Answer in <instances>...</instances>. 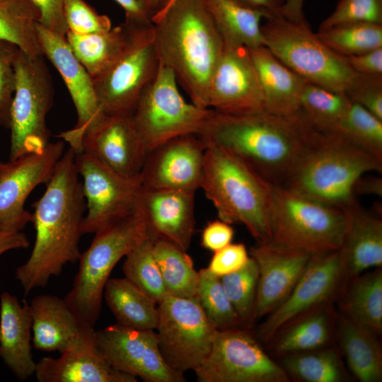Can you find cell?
Wrapping results in <instances>:
<instances>
[{"mask_svg":"<svg viewBox=\"0 0 382 382\" xmlns=\"http://www.w3.org/2000/svg\"><path fill=\"white\" fill-rule=\"evenodd\" d=\"M75 156L71 147L64 152L43 195L34 203L35 243L27 261L16 269L25 295L46 286L68 263L79 260L86 204Z\"/></svg>","mask_w":382,"mask_h":382,"instance_id":"obj_1","label":"cell"},{"mask_svg":"<svg viewBox=\"0 0 382 382\" xmlns=\"http://www.w3.org/2000/svg\"><path fill=\"white\" fill-rule=\"evenodd\" d=\"M318 132L301 111L228 115L213 110L198 135L238 157L270 185H283Z\"/></svg>","mask_w":382,"mask_h":382,"instance_id":"obj_2","label":"cell"},{"mask_svg":"<svg viewBox=\"0 0 382 382\" xmlns=\"http://www.w3.org/2000/svg\"><path fill=\"white\" fill-rule=\"evenodd\" d=\"M152 23L160 62L192 103L208 108L209 86L224 43L204 0H169Z\"/></svg>","mask_w":382,"mask_h":382,"instance_id":"obj_3","label":"cell"},{"mask_svg":"<svg viewBox=\"0 0 382 382\" xmlns=\"http://www.w3.org/2000/svg\"><path fill=\"white\" fill-rule=\"evenodd\" d=\"M369 172H382V161L337 133L318 132L284 184L303 196L347 210L358 202L356 182Z\"/></svg>","mask_w":382,"mask_h":382,"instance_id":"obj_4","label":"cell"},{"mask_svg":"<svg viewBox=\"0 0 382 382\" xmlns=\"http://www.w3.org/2000/svg\"><path fill=\"white\" fill-rule=\"evenodd\" d=\"M200 188L219 219L243 224L257 243L270 241L271 185L243 161L207 143Z\"/></svg>","mask_w":382,"mask_h":382,"instance_id":"obj_5","label":"cell"},{"mask_svg":"<svg viewBox=\"0 0 382 382\" xmlns=\"http://www.w3.org/2000/svg\"><path fill=\"white\" fill-rule=\"evenodd\" d=\"M347 223L345 210L271 185L268 242L311 255L330 253L341 248Z\"/></svg>","mask_w":382,"mask_h":382,"instance_id":"obj_6","label":"cell"},{"mask_svg":"<svg viewBox=\"0 0 382 382\" xmlns=\"http://www.w3.org/2000/svg\"><path fill=\"white\" fill-rule=\"evenodd\" d=\"M94 234L89 247L81 254L73 286L64 299L81 323L93 327L100 317L104 286L112 270L149 238L138 209Z\"/></svg>","mask_w":382,"mask_h":382,"instance_id":"obj_7","label":"cell"},{"mask_svg":"<svg viewBox=\"0 0 382 382\" xmlns=\"http://www.w3.org/2000/svg\"><path fill=\"white\" fill-rule=\"evenodd\" d=\"M262 24L264 46L282 62L303 78L326 88L346 92L357 74L345 57L329 48L311 31L306 21H294L270 16Z\"/></svg>","mask_w":382,"mask_h":382,"instance_id":"obj_8","label":"cell"},{"mask_svg":"<svg viewBox=\"0 0 382 382\" xmlns=\"http://www.w3.org/2000/svg\"><path fill=\"white\" fill-rule=\"evenodd\" d=\"M44 56L19 50L15 62V89L10 112L9 159L42 151L50 143L46 117L54 88Z\"/></svg>","mask_w":382,"mask_h":382,"instance_id":"obj_9","label":"cell"},{"mask_svg":"<svg viewBox=\"0 0 382 382\" xmlns=\"http://www.w3.org/2000/svg\"><path fill=\"white\" fill-rule=\"evenodd\" d=\"M212 112L187 102L173 71L160 62L132 116L149 151L179 136L200 134Z\"/></svg>","mask_w":382,"mask_h":382,"instance_id":"obj_10","label":"cell"},{"mask_svg":"<svg viewBox=\"0 0 382 382\" xmlns=\"http://www.w3.org/2000/svg\"><path fill=\"white\" fill-rule=\"evenodd\" d=\"M127 25L130 32L126 47L108 68L93 79L103 115H132L159 68L153 23Z\"/></svg>","mask_w":382,"mask_h":382,"instance_id":"obj_11","label":"cell"},{"mask_svg":"<svg viewBox=\"0 0 382 382\" xmlns=\"http://www.w3.org/2000/svg\"><path fill=\"white\" fill-rule=\"evenodd\" d=\"M156 326L161 353L174 371L195 370L208 357L216 329L206 317L197 296L170 295L158 304Z\"/></svg>","mask_w":382,"mask_h":382,"instance_id":"obj_12","label":"cell"},{"mask_svg":"<svg viewBox=\"0 0 382 382\" xmlns=\"http://www.w3.org/2000/svg\"><path fill=\"white\" fill-rule=\"evenodd\" d=\"M198 382H287L289 376L242 328L216 330L211 351L194 370Z\"/></svg>","mask_w":382,"mask_h":382,"instance_id":"obj_13","label":"cell"},{"mask_svg":"<svg viewBox=\"0 0 382 382\" xmlns=\"http://www.w3.org/2000/svg\"><path fill=\"white\" fill-rule=\"evenodd\" d=\"M75 161L86 204L83 234L96 233L137 211L139 179L125 177L83 152L76 153Z\"/></svg>","mask_w":382,"mask_h":382,"instance_id":"obj_14","label":"cell"},{"mask_svg":"<svg viewBox=\"0 0 382 382\" xmlns=\"http://www.w3.org/2000/svg\"><path fill=\"white\" fill-rule=\"evenodd\" d=\"M340 250L313 255L287 298L257 329V338L269 342L286 325L327 303L345 279Z\"/></svg>","mask_w":382,"mask_h":382,"instance_id":"obj_15","label":"cell"},{"mask_svg":"<svg viewBox=\"0 0 382 382\" xmlns=\"http://www.w3.org/2000/svg\"><path fill=\"white\" fill-rule=\"evenodd\" d=\"M98 347L115 369L146 382H185L183 374L163 359L154 330H140L117 323L96 331Z\"/></svg>","mask_w":382,"mask_h":382,"instance_id":"obj_16","label":"cell"},{"mask_svg":"<svg viewBox=\"0 0 382 382\" xmlns=\"http://www.w3.org/2000/svg\"><path fill=\"white\" fill-rule=\"evenodd\" d=\"M63 141L50 143L42 151L0 162V226L22 231L31 222L25 202L33 190L46 184L64 154Z\"/></svg>","mask_w":382,"mask_h":382,"instance_id":"obj_17","label":"cell"},{"mask_svg":"<svg viewBox=\"0 0 382 382\" xmlns=\"http://www.w3.org/2000/svg\"><path fill=\"white\" fill-rule=\"evenodd\" d=\"M224 43L210 81L207 108L228 115L265 111L264 97L249 49Z\"/></svg>","mask_w":382,"mask_h":382,"instance_id":"obj_18","label":"cell"},{"mask_svg":"<svg viewBox=\"0 0 382 382\" xmlns=\"http://www.w3.org/2000/svg\"><path fill=\"white\" fill-rule=\"evenodd\" d=\"M37 37L43 56L60 74L77 114L76 125L57 137L79 153L84 133L103 115L93 79L74 55L66 37L54 34L40 23L37 25Z\"/></svg>","mask_w":382,"mask_h":382,"instance_id":"obj_19","label":"cell"},{"mask_svg":"<svg viewBox=\"0 0 382 382\" xmlns=\"http://www.w3.org/2000/svg\"><path fill=\"white\" fill-rule=\"evenodd\" d=\"M206 141L198 134L170 139L148 151L139 180L145 189L200 188Z\"/></svg>","mask_w":382,"mask_h":382,"instance_id":"obj_20","label":"cell"},{"mask_svg":"<svg viewBox=\"0 0 382 382\" xmlns=\"http://www.w3.org/2000/svg\"><path fill=\"white\" fill-rule=\"evenodd\" d=\"M148 151L132 115H103L84 133L79 153L125 177L139 179Z\"/></svg>","mask_w":382,"mask_h":382,"instance_id":"obj_21","label":"cell"},{"mask_svg":"<svg viewBox=\"0 0 382 382\" xmlns=\"http://www.w3.org/2000/svg\"><path fill=\"white\" fill-rule=\"evenodd\" d=\"M60 357H46L36 363L39 382H137L112 367L100 352L94 327L84 325L77 338Z\"/></svg>","mask_w":382,"mask_h":382,"instance_id":"obj_22","label":"cell"},{"mask_svg":"<svg viewBox=\"0 0 382 382\" xmlns=\"http://www.w3.org/2000/svg\"><path fill=\"white\" fill-rule=\"evenodd\" d=\"M249 255L259 272L255 320L269 315L287 298L313 255L270 242L257 243Z\"/></svg>","mask_w":382,"mask_h":382,"instance_id":"obj_23","label":"cell"},{"mask_svg":"<svg viewBox=\"0 0 382 382\" xmlns=\"http://www.w3.org/2000/svg\"><path fill=\"white\" fill-rule=\"evenodd\" d=\"M195 192L141 187L137 209L152 241H166L185 251L190 248L195 224Z\"/></svg>","mask_w":382,"mask_h":382,"instance_id":"obj_24","label":"cell"},{"mask_svg":"<svg viewBox=\"0 0 382 382\" xmlns=\"http://www.w3.org/2000/svg\"><path fill=\"white\" fill-rule=\"evenodd\" d=\"M32 315L30 304H21L14 295L0 296V357L19 380L35 374L32 354Z\"/></svg>","mask_w":382,"mask_h":382,"instance_id":"obj_25","label":"cell"},{"mask_svg":"<svg viewBox=\"0 0 382 382\" xmlns=\"http://www.w3.org/2000/svg\"><path fill=\"white\" fill-rule=\"evenodd\" d=\"M262 88L265 111L280 115L299 112L303 89L308 82L265 46L249 49Z\"/></svg>","mask_w":382,"mask_h":382,"instance_id":"obj_26","label":"cell"},{"mask_svg":"<svg viewBox=\"0 0 382 382\" xmlns=\"http://www.w3.org/2000/svg\"><path fill=\"white\" fill-rule=\"evenodd\" d=\"M30 307L33 345L42 352H62L77 338L85 325L64 299L54 295L37 296Z\"/></svg>","mask_w":382,"mask_h":382,"instance_id":"obj_27","label":"cell"},{"mask_svg":"<svg viewBox=\"0 0 382 382\" xmlns=\"http://www.w3.org/2000/svg\"><path fill=\"white\" fill-rule=\"evenodd\" d=\"M347 223L340 251L346 277H354L382 266V220L364 211L359 203L345 210Z\"/></svg>","mask_w":382,"mask_h":382,"instance_id":"obj_28","label":"cell"},{"mask_svg":"<svg viewBox=\"0 0 382 382\" xmlns=\"http://www.w3.org/2000/svg\"><path fill=\"white\" fill-rule=\"evenodd\" d=\"M103 297L116 323L140 330L156 328L158 304L126 277L109 278Z\"/></svg>","mask_w":382,"mask_h":382,"instance_id":"obj_29","label":"cell"},{"mask_svg":"<svg viewBox=\"0 0 382 382\" xmlns=\"http://www.w3.org/2000/svg\"><path fill=\"white\" fill-rule=\"evenodd\" d=\"M224 42L253 49L264 46L262 20L270 14L233 0H204Z\"/></svg>","mask_w":382,"mask_h":382,"instance_id":"obj_30","label":"cell"},{"mask_svg":"<svg viewBox=\"0 0 382 382\" xmlns=\"http://www.w3.org/2000/svg\"><path fill=\"white\" fill-rule=\"evenodd\" d=\"M341 349L349 369L361 382L382 379V352L376 335L345 316L338 323Z\"/></svg>","mask_w":382,"mask_h":382,"instance_id":"obj_31","label":"cell"},{"mask_svg":"<svg viewBox=\"0 0 382 382\" xmlns=\"http://www.w3.org/2000/svg\"><path fill=\"white\" fill-rule=\"evenodd\" d=\"M129 32V27L123 23L102 33L80 35L68 31L66 40L76 57L93 79L121 54L127 45Z\"/></svg>","mask_w":382,"mask_h":382,"instance_id":"obj_32","label":"cell"},{"mask_svg":"<svg viewBox=\"0 0 382 382\" xmlns=\"http://www.w3.org/2000/svg\"><path fill=\"white\" fill-rule=\"evenodd\" d=\"M342 308L346 318L378 335L382 331V271L353 277Z\"/></svg>","mask_w":382,"mask_h":382,"instance_id":"obj_33","label":"cell"},{"mask_svg":"<svg viewBox=\"0 0 382 382\" xmlns=\"http://www.w3.org/2000/svg\"><path fill=\"white\" fill-rule=\"evenodd\" d=\"M40 19V11L30 0H0V40L30 56H43L37 37Z\"/></svg>","mask_w":382,"mask_h":382,"instance_id":"obj_34","label":"cell"},{"mask_svg":"<svg viewBox=\"0 0 382 382\" xmlns=\"http://www.w3.org/2000/svg\"><path fill=\"white\" fill-rule=\"evenodd\" d=\"M352 102L342 92L307 82L300 100V110L321 133H337Z\"/></svg>","mask_w":382,"mask_h":382,"instance_id":"obj_35","label":"cell"},{"mask_svg":"<svg viewBox=\"0 0 382 382\" xmlns=\"http://www.w3.org/2000/svg\"><path fill=\"white\" fill-rule=\"evenodd\" d=\"M279 332L281 335L274 346L278 354L285 355L321 349L331 336L330 313L321 306L296 319Z\"/></svg>","mask_w":382,"mask_h":382,"instance_id":"obj_36","label":"cell"},{"mask_svg":"<svg viewBox=\"0 0 382 382\" xmlns=\"http://www.w3.org/2000/svg\"><path fill=\"white\" fill-rule=\"evenodd\" d=\"M154 254L168 295L190 298L196 296L198 272L192 258L175 245L153 241Z\"/></svg>","mask_w":382,"mask_h":382,"instance_id":"obj_37","label":"cell"},{"mask_svg":"<svg viewBox=\"0 0 382 382\" xmlns=\"http://www.w3.org/2000/svg\"><path fill=\"white\" fill-rule=\"evenodd\" d=\"M282 368L287 375L306 382H340L344 374L339 356L334 349L288 354Z\"/></svg>","mask_w":382,"mask_h":382,"instance_id":"obj_38","label":"cell"},{"mask_svg":"<svg viewBox=\"0 0 382 382\" xmlns=\"http://www.w3.org/2000/svg\"><path fill=\"white\" fill-rule=\"evenodd\" d=\"M318 36L343 57L359 55L382 47V25L354 23L318 30Z\"/></svg>","mask_w":382,"mask_h":382,"instance_id":"obj_39","label":"cell"},{"mask_svg":"<svg viewBox=\"0 0 382 382\" xmlns=\"http://www.w3.org/2000/svg\"><path fill=\"white\" fill-rule=\"evenodd\" d=\"M196 296L206 317L216 330L243 327L226 294L221 277L212 273L207 268L198 271Z\"/></svg>","mask_w":382,"mask_h":382,"instance_id":"obj_40","label":"cell"},{"mask_svg":"<svg viewBox=\"0 0 382 382\" xmlns=\"http://www.w3.org/2000/svg\"><path fill=\"white\" fill-rule=\"evenodd\" d=\"M153 248L154 242L150 238L142 241L125 256L122 271L125 277L158 304L168 294Z\"/></svg>","mask_w":382,"mask_h":382,"instance_id":"obj_41","label":"cell"},{"mask_svg":"<svg viewBox=\"0 0 382 382\" xmlns=\"http://www.w3.org/2000/svg\"><path fill=\"white\" fill-rule=\"evenodd\" d=\"M337 134L382 161V120L361 105L352 103Z\"/></svg>","mask_w":382,"mask_h":382,"instance_id":"obj_42","label":"cell"},{"mask_svg":"<svg viewBox=\"0 0 382 382\" xmlns=\"http://www.w3.org/2000/svg\"><path fill=\"white\" fill-rule=\"evenodd\" d=\"M258 277L257 263L250 256L243 267L221 277L226 294L236 310L243 327L249 328L255 322Z\"/></svg>","mask_w":382,"mask_h":382,"instance_id":"obj_43","label":"cell"},{"mask_svg":"<svg viewBox=\"0 0 382 382\" xmlns=\"http://www.w3.org/2000/svg\"><path fill=\"white\" fill-rule=\"evenodd\" d=\"M354 23L382 25V0H340L320 25L319 30Z\"/></svg>","mask_w":382,"mask_h":382,"instance_id":"obj_44","label":"cell"},{"mask_svg":"<svg viewBox=\"0 0 382 382\" xmlns=\"http://www.w3.org/2000/svg\"><path fill=\"white\" fill-rule=\"evenodd\" d=\"M64 16L69 30L86 35L105 32L112 28L110 18L99 14L84 0H66Z\"/></svg>","mask_w":382,"mask_h":382,"instance_id":"obj_45","label":"cell"},{"mask_svg":"<svg viewBox=\"0 0 382 382\" xmlns=\"http://www.w3.org/2000/svg\"><path fill=\"white\" fill-rule=\"evenodd\" d=\"M19 49L0 40V127L8 129L15 89V62Z\"/></svg>","mask_w":382,"mask_h":382,"instance_id":"obj_46","label":"cell"},{"mask_svg":"<svg viewBox=\"0 0 382 382\" xmlns=\"http://www.w3.org/2000/svg\"><path fill=\"white\" fill-rule=\"evenodd\" d=\"M356 103L382 120V75L358 74L345 93Z\"/></svg>","mask_w":382,"mask_h":382,"instance_id":"obj_47","label":"cell"},{"mask_svg":"<svg viewBox=\"0 0 382 382\" xmlns=\"http://www.w3.org/2000/svg\"><path fill=\"white\" fill-rule=\"evenodd\" d=\"M249 258V252L243 243H231L214 252L207 268L214 274L221 277L243 267Z\"/></svg>","mask_w":382,"mask_h":382,"instance_id":"obj_48","label":"cell"},{"mask_svg":"<svg viewBox=\"0 0 382 382\" xmlns=\"http://www.w3.org/2000/svg\"><path fill=\"white\" fill-rule=\"evenodd\" d=\"M40 13V24L59 36L66 37L69 30L64 16L66 0H30Z\"/></svg>","mask_w":382,"mask_h":382,"instance_id":"obj_49","label":"cell"},{"mask_svg":"<svg viewBox=\"0 0 382 382\" xmlns=\"http://www.w3.org/2000/svg\"><path fill=\"white\" fill-rule=\"evenodd\" d=\"M234 230L231 224L221 219L207 223L201 236L203 248L215 252L231 243Z\"/></svg>","mask_w":382,"mask_h":382,"instance_id":"obj_50","label":"cell"},{"mask_svg":"<svg viewBox=\"0 0 382 382\" xmlns=\"http://www.w3.org/2000/svg\"><path fill=\"white\" fill-rule=\"evenodd\" d=\"M124 10L125 21L130 25H147L152 24L155 11L144 0H114Z\"/></svg>","mask_w":382,"mask_h":382,"instance_id":"obj_51","label":"cell"},{"mask_svg":"<svg viewBox=\"0 0 382 382\" xmlns=\"http://www.w3.org/2000/svg\"><path fill=\"white\" fill-rule=\"evenodd\" d=\"M345 57L350 67L358 74L382 75V47Z\"/></svg>","mask_w":382,"mask_h":382,"instance_id":"obj_52","label":"cell"},{"mask_svg":"<svg viewBox=\"0 0 382 382\" xmlns=\"http://www.w3.org/2000/svg\"><path fill=\"white\" fill-rule=\"evenodd\" d=\"M30 243L22 231L0 226V256L14 249L27 248Z\"/></svg>","mask_w":382,"mask_h":382,"instance_id":"obj_53","label":"cell"},{"mask_svg":"<svg viewBox=\"0 0 382 382\" xmlns=\"http://www.w3.org/2000/svg\"><path fill=\"white\" fill-rule=\"evenodd\" d=\"M353 194L356 197L359 195H374L382 196V179L376 176H361L357 180L353 188Z\"/></svg>","mask_w":382,"mask_h":382,"instance_id":"obj_54","label":"cell"},{"mask_svg":"<svg viewBox=\"0 0 382 382\" xmlns=\"http://www.w3.org/2000/svg\"><path fill=\"white\" fill-rule=\"evenodd\" d=\"M248 8L261 10L270 16H281L280 11L285 0H233Z\"/></svg>","mask_w":382,"mask_h":382,"instance_id":"obj_55","label":"cell"},{"mask_svg":"<svg viewBox=\"0 0 382 382\" xmlns=\"http://www.w3.org/2000/svg\"><path fill=\"white\" fill-rule=\"evenodd\" d=\"M304 0H285L280 11L284 18L294 21H306L303 11Z\"/></svg>","mask_w":382,"mask_h":382,"instance_id":"obj_56","label":"cell"},{"mask_svg":"<svg viewBox=\"0 0 382 382\" xmlns=\"http://www.w3.org/2000/svg\"><path fill=\"white\" fill-rule=\"evenodd\" d=\"M149 6L152 8L153 11L157 12L158 10H160L161 8H163L165 4L169 1V0H144Z\"/></svg>","mask_w":382,"mask_h":382,"instance_id":"obj_57","label":"cell"}]
</instances>
